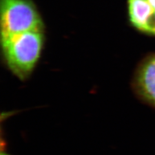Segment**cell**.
<instances>
[{
    "mask_svg": "<svg viewBox=\"0 0 155 155\" xmlns=\"http://www.w3.org/2000/svg\"><path fill=\"white\" fill-rule=\"evenodd\" d=\"M43 43V30L23 32L2 41L8 67L20 79H25L35 67Z\"/></svg>",
    "mask_w": 155,
    "mask_h": 155,
    "instance_id": "1",
    "label": "cell"
},
{
    "mask_svg": "<svg viewBox=\"0 0 155 155\" xmlns=\"http://www.w3.org/2000/svg\"><path fill=\"white\" fill-rule=\"evenodd\" d=\"M130 21L138 30L155 35V0H129Z\"/></svg>",
    "mask_w": 155,
    "mask_h": 155,
    "instance_id": "4",
    "label": "cell"
},
{
    "mask_svg": "<svg viewBox=\"0 0 155 155\" xmlns=\"http://www.w3.org/2000/svg\"><path fill=\"white\" fill-rule=\"evenodd\" d=\"M134 87L140 98L155 107V54L140 64L134 76Z\"/></svg>",
    "mask_w": 155,
    "mask_h": 155,
    "instance_id": "3",
    "label": "cell"
},
{
    "mask_svg": "<svg viewBox=\"0 0 155 155\" xmlns=\"http://www.w3.org/2000/svg\"><path fill=\"white\" fill-rule=\"evenodd\" d=\"M43 30L40 14L31 0H1V40Z\"/></svg>",
    "mask_w": 155,
    "mask_h": 155,
    "instance_id": "2",
    "label": "cell"
}]
</instances>
